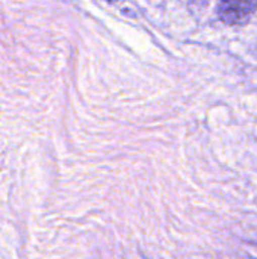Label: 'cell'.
<instances>
[{"label": "cell", "mask_w": 257, "mask_h": 259, "mask_svg": "<svg viewBox=\"0 0 257 259\" xmlns=\"http://www.w3.org/2000/svg\"><path fill=\"white\" fill-rule=\"evenodd\" d=\"M257 11V0H220L218 14L227 24H241Z\"/></svg>", "instance_id": "obj_1"}]
</instances>
